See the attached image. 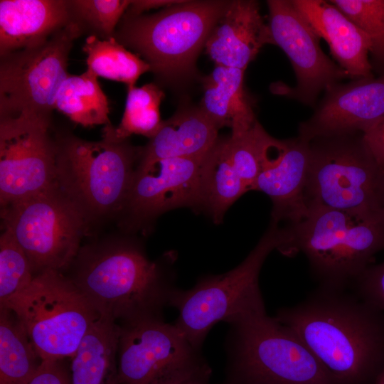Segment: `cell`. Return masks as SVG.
Instances as JSON below:
<instances>
[{
    "instance_id": "7402d4cb",
    "label": "cell",
    "mask_w": 384,
    "mask_h": 384,
    "mask_svg": "<svg viewBox=\"0 0 384 384\" xmlns=\"http://www.w3.org/2000/svg\"><path fill=\"white\" fill-rule=\"evenodd\" d=\"M245 70L215 65L202 79L203 96L198 106L220 129H231V134L243 132L257 121L252 105L244 87Z\"/></svg>"
},
{
    "instance_id": "484cf974",
    "label": "cell",
    "mask_w": 384,
    "mask_h": 384,
    "mask_svg": "<svg viewBox=\"0 0 384 384\" xmlns=\"http://www.w3.org/2000/svg\"><path fill=\"white\" fill-rule=\"evenodd\" d=\"M41 362L15 314L0 307V384H28Z\"/></svg>"
},
{
    "instance_id": "1f68e13d",
    "label": "cell",
    "mask_w": 384,
    "mask_h": 384,
    "mask_svg": "<svg viewBox=\"0 0 384 384\" xmlns=\"http://www.w3.org/2000/svg\"><path fill=\"white\" fill-rule=\"evenodd\" d=\"M22 247L7 231L0 237V305L26 288L34 278Z\"/></svg>"
},
{
    "instance_id": "5bb4252c",
    "label": "cell",
    "mask_w": 384,
    "mask_h": 384,
    "mask_svg": "<svg viewBox=\"0 0 384 384\" xmlns=\"http://www.w3.org/2000/svg\"><path fill=\"white\" fill-rule=\"evenodd\" d=\"M268 26L272 45L287 55L297 83L282 89L284 95L315 107L319 95L329 86L351 79L350 75L322 50L320 38L292 0H268Z\"/></svg>"
},
{
    "instance_id": "f546056e",
    "label": "cell",
    "mask_w": 384,
    "mask_h": 384,
    "mask_svg": "<svg viewBox=\"0 0 384 384\" xmlns=\"http://www.w3.org/2000/svg\"><path fill=\"white\" fill-rule=\"evenodd\" d=\"M369 38L373 72L384 76V0H330Z\"/></svg>"
},
{
    "instance_id": "d4e9b609",
    "label": "cell",
    "mask_w": 384,
    "mask_h": 384,
    "mask_svg": "<svg viewBox=\"0 0 384 384\" xmlns=\"http://www.w3.org/2000/svg\"><path fill=\"white\" fill-rule=\"evenodd\" d=\"M97 78L89 69L80 75H69L58 90L55 110L85 127L111 124L108 99Z\"/></svg>"
},
{
    "instance_id": "4dcf8cb0",
    "label": "cell",
    "mask_w": 384,
    "mask_h": 384,
    "mask_svg": "<svg viewBox=\"0 0 384 384\" xmlns=\"http://www.w3.org/2000/svg\"><path fill=\"white\" fill-rule=\"evenodd\" d=\"M130 4L129 0H69L73 19L83 33L102 40L114 38Z\"/></svg>"
},
{
    "instance_id": "44dd1931",
    "label": "cell",
    "mask_w": 384,
    "mask_h": 384,
    "mask_svg": "<svg viewBox=\"0 0 384 384\" xmlns=\"http://www.w3.org/2000/svg\"><path fill=\"white\" fill-rule=\"evenodd\" d=\"M218 129L199 107L181 108L162 124L148 143L139 147L137 164L161 159L207 154L218 139Z\"/></svg>"
},
{
    "instance_id": "f1b7e54d",
    "label": "cell",
    "mask_w": 384,
    "mask_h": 384,
    "mask_svg": "<svg viewBox=\"0 0 384 384\" xmlns=\"http://www.w3.org/2000/svg\"><path fill=\"white\" fill-rule=\"evenodd\" d=\"M230 161L247 191L280 139L270 136L257 120L249 129L225 137Z\"/></svg>"
},
{
    "instance_id": "74e56055",
    "label": "cell",
    "mask_w": 384,
    "mask_h": 384,
    "mask_svg": "<svg viewBox=\"0 0 384 384\" xmlns=\"http://www.w3.org/2000/svg\"><path fill=\"white\" fill-rule=\"evenodd\" d=\"M373 384H384V369Z\"/></svg>"
},
{
    "instance_id": "8992f818",
    "label": "cell",
    "mask_w": 384,
    "mask_h": 384,
    "mask_svg": "<svg viewBox=\"0 0 384 384\" xmlns=\"http://www.w3.org/2000/svg\"><path fill=\"white\" fill-rule=\"evenodd\" d=\"M289 240L287 228L271 223L247 257L236 267L206 276L189 289H176L169 306L178 311L174 324L197 350L213 326L230 324L240 316L265 309L259 285L262 266L273 250L284 251Z\"/></svg>"
},
{
    "instance_id": "ffe728a7",
    "label": "cell",
    "mask_w": 384,
    "mask_h": 384,
    "mask_svg": "<svg viewBox=\"0 0 384 384\" xmlns=\"http://www.w3.org/2000/svg\"><path fill=\"white\" fill-rule=\"evenodd\" d=\"M73 21L69 0H1L0 57L38 45Z\"/></svg>"
},
{
    "instance_id": "52a82bcc",
    "label": "cell",
    "mask_w": 384,
    "mask_h": 384,
    "mask_svg": "<svg viewBox=\"0 0 384 384\" xmlns=\"http://www.w3.org/2000/svg\"><path fill=\"white\" fill-rule=\"evenodd\" d=\"M304 191L307 208L370 215L384 211V170L362 132L318 137L309 141Z\"/></svg>"
},
{
    "instance_id": "3957f363",
    "label": "cell",
    "mask_w": 384,
    "mask_h": 384,
    "mask_svg": "<svg viewBox=\"0 0 384 384\" xmlns=\"http://www.w3.org/2000/svg\"><path fill=\"white\" fill-rule=\"evenodd\" d=\"M287 228L290 240L285 255L302 252L319 287L351 289L384 250V211L362 215L311 207Z\"/></svg>"
},
{
    "instance_id": "5b68a950",
    "label": "cell",
    "mask_w": 384,
    "mask_h": 384,
    "mask_svg": "<svg viewBox=\"0 0 384 384\" xmlns=\"http://www.w3.org/2000/svg\"><path fill=\"white\" fill-rule=\"evenodd\" d=\"M229 324L223 384H338L298 336L265 309Z\"/></svg>"
},
{
    "instance_id": "9a60e30c",
    "label": "cell",
    "mask_w": 384,
    "mask_h": 384,
    "mask_svg": "<svg viewBox=\"0 0 384 384\" xmlns=\"http://www.w3.org/2000/svg\"><path fill=\"white\" fill-rule=\"evenodd\" d=\"M207 154L137 164L122 210L130 225L140 228L174 208H201V174Z\"/></svg>"
},
{
    "instance_id": "e575fe53",
    "label": "cell",
    "mask_w": 384,
    "mask_h": 384,
    "mask_svg": "<svg viewBox=\"0 0 384 384\" xmlns=\"http://www.w3.org/2000/svg\"><path fill=\"white\" fill-rule=\"evenodd\" d=\"M211 370L205 361L196 366L160 378L150 384H210Z\"/></svg>"
},
{
    "instance_id": "cb8c5ba5",
    "label": "cell",
    "mask_w": 384,
    "mask_h": 384,
    "mask_svg": "<svg viewBox=\"0 0 384 384\" xmlns=\"http://www.w3.org/2000/svg\"><path fill=\"white\" fill-rule=\"evenodd\" d=\"M200 183L201 208L216 223H221L228 209L247 191L230 161L225 138L218 137L207 154Z\"/></svg>"
},
{
    "instance_id": "4fadbf2b",
    "label": "cell",
    "mask_w": 384,
    "mask_h": 384,
    "mask_svg": "<svg viewBox=\"0 0 384 384\" xmlns=\"http://www.w3.org/2000/svg\"><path fill=\"white\" fill-rule=\"evenodd\" d=\"M112 384H150L205 360L174 324L149 316L120 326Z\"/></svg>"
},
{
    "instance_id": "ac0fdd59",
    "label": "cell",
    "mask_w": 384,
    "mask_h": 384,
    "mask_svg": "<svg viewBox=\"0 0 384 384\" xmlns=\"http://www.w3.org/2000/svg\"><path fill=\"white\" fill-rule=\"evenodd\" d=\"M266 44L270 28L255 0H234L211 31L205 49L215 65L245 70Z\"/></svg>"
},
{
    "instance_id": "7a4b0ae2",
    "label": "cell",
    "mask_w": 384,
    "mask_h": 384,
    "mask_svg": "<svg viewBox=\"0 0 384 384\" xmlns=\"http://www.w3.org/2000/svg\"><path fill=\"white\" fill-rule=\"evenodd\" d=\"M75 277L100 316L124 322L161 316L176 289L136 245L112 242L80 252Z\"/></svg>"
},
{
    "instance_id": "2e32d148",
    "label": "cell",
    "mask_w": 384,
    "mask_h": 384,
    "mask_svg": "<svg viewBox=\"0 0 384 384\" xmlns=\"http://www.w3.org/2000/svg\"><path fill=\"white\" fill-rule=\"evenodd\" d=\"M384 119V76L337 82L324 90L310 118L299 124V136L312 139L362 132L374 129Z\"/></svg>"
},
{
    "instance_id": "7c38bea8",
    "label": "cell",
    "mask_w": 384,
    "mask_h": 384,
    "mask_svg": "<svg viewBox=\"0 0 384 384\" xmlns=\"http://www.w3.org/2000/svg\"><path fill=\"white\" fill-rule=\"evenodd\" d=\"M53 116L21 113L0 117L1 208L57 183V139Z\"/></svg>"
},
{
    "instance_id": "836d02e7",
    "label": "cell",
    "mask_w": 384,
    "mask_h": 384,
    "mask_svg": "<svg viewBox=\"0 0 384 384\" xmlns=\"http://www.w3.org/2000/svg\"><path fill=\"white\" fill-rule=\"evenodd\" d=\"M28 384H71L70 372L62 363V360H42Z\"/></svg>"
},
{
    "instance_id": "9c48e42d",
    "label": "cell",
    "mask_w": 384,
    "mask_h": 384,
    "mask_svg": "<svg viewBox=\"0 0 384 384\" xmlns=\"http://www.w3.org/2000/svg\"><path fill=\"white\" fill-rule=\"evenodd\" d=\"M0 307L11 310L42 360L73 358L100 314L71 279L48 270Z\"/></svg>"
},
{
    "instance_id": "30bf717a",
    "label": "cell",
    "mask_w": 384,
    "mask_h": 384,
    "mask_svg": "<svg viewBox=\"0 0 384 384\" xmlns=\"http://www.w3.org/2000/svg\"><path fill=\"white\" fill-rule=\"evenodd\" d=\"M3 230L25 252L34 276L60 272L79 253L88 221L58 183L1 208Z\"/></svg>"
},
{
    "instance_id": "8fae6325",
    "label": "cell",
    "mask_w": 384,
    "mask_h": 384,
    "mask_svg": "<svg viewBox=\"0 0 384 384\" xmlns=\"http://www.w3.org/2000/svg\"><path fill=\"white\" fill-rule=\"evenodd\" d=\"M84 34L75 21L46 41L0 57V117L53 116L58 90L69 76L74 41Z\"/></svg>"
},
{
    "instance_id": "d590c367",
    "label": "cell",
    "mask_w": 384,
    "mask_h": 384,
    "mask_svg": "<svg viewBox=\"0 0 384 384\" xmlns=\"http://www.w3.org/2000/svg\"><path fill=\"white\" fill-rule=\"evenodd\" d=\"M364 137L376 161L384 170V119Z\"/></svg>"
},
{
    "instance_id": "83f0119b",
    "label": "cell",
    "mask_w": 384,
    "mask_h": 384,
    "mask_svg": "<svg viewBox=\"0 0 384 384\" xmlns=\"http://www.w3.org/2000/svg\"><path fill=\"white\" fill-rule=\"evenodd\" d=\"M82 50L87 56V69L97 77L123 82L127 88L135 86L139 78L150 71L146 62L127 50L114 38L102 40L95 36H88Z\"/></svg>"
},
{
    "instance_id": "6da1fadb",
    "label": "cell",
    "mask_w": 384,
    "mask_h": 384,
    "mask_svg": "<svg viewBox=\"0 0 384 384\" xmlns=\"http://www.w3.org/2000/svg\"><path fill=\"white\" fill-rule=\"evenodd\" d=\"M274 317L338 384H373L384 369V314L352 289L319 287Z\"/></svg>"
},
{
    "instance_id": "8d00e7d4",
    "label": "cell",
    "mask_w": 384,
    "mask_h": 384,
    "mask_svg": "<svg viewBox=\"0 0 384 384\" xmlns=\"http://www.w3.org/2000/svg\"><path fill=\"white\" fill-rule=\"evenodd\" d=\"M179 1L168 0H134L131 4L124 15L138 16L151 9L165 8L178 3Z\"/></svg>"
},
{
    "instance_id": "ba28073f",
    "label": "cell",
    "mask_w": 384,
    "mask_h": 384,
    "mask_svg": "<svg viewBox=\"0 0 384 384\" xmlns=\"http://www.w3.org/2000/svg\"><path fill=\"white\" fill-rule=\"evenodd\" d=\"M57 183L89 222L122 213L139 147L57 134Z\"/></svg>"
},
{
    "instance_id": "d6986e66",
    "label": "cell",
    "mask_w": 384,
    "mask_h": 384,
    "mask_svg": "<svg viewBox=\"0 0 384 384\" xmlns=\"http://www.w3.org/2000/svg\"><path fill=\"white\" fill-rule=\"evenodd\" d=\"M319 38L329 45L334 60L351 80L373 76L367 35L330 1L292 0Z\"/></svg>"
},
{
    "instance_id": "4316f807",
    "label": "cell",
    "mask_w": 384,
    "mask_h": 384,
    "mask_svg": "<svg viewBox=\"0 0 384 384\" xmlns=\"http://www.w3.org/2000/svg\"><path fill=\"white\" fill-rule=\"evenodd\" d=\"M164 96L156 83L127 88L124 111L120 123L114 127L105 125L102 138L111 142L127 140L132 134L152 138L159 130L163 121L159 107Z\"/></svg>"
},
{
    "instance_id": "e0dca14e",
    "label": "cell",
    "mask_w": 384,
    "mask_h": 384,
    "mask_svg": "<svg viewBox=\"0 0 384 384\" xmlns=\"http://www.w3.org/2000/svg\"><path fill=\"white\" fill-rule=\"evenodd\" d=\"M309 160V141L298 135L285 139L280 153L262 169L252 190L263 192L272 200V222L292 224L306 215L304 191Z\"/></svg>"
},
{
    "instance_id": "277c9868",
    "label": "cell",
    "mask_w": 384,
    "mask_h": 384,
    "mask_svg": "<svg viewBox=\"0 0 384 384\" xmlns=\"http://www.w3.org/2000/svg\"><path fill=\"white\" fill-rule=\"evenodd\" d=\"M230 1H179L156 13L124 15L114 38L139 55L156 78L166 83L186 80Z\"/></svg>"
},
{
    "instance_id": "d6a6232c",
    "label": "cell",
    "mask_w": 384,
    "mask_h": 384,
    "mask_svg": "<svg viewBox=\"0 0 384 384\" xmlns=\"http://www.w3.org/2000/svg\"><path fill=\"white\" fill-rule=\"evenodd\" d=\"M351 289L384 314V262L370 265Z\"/></svg>"
},
{
    "instance_id": "603a6c76",
    "label": "cell",
    "mask_w": 384,
    "mask_h": 384,
    "mask_svg": "<svg viewBox=\"0 0 384 384\" xmlns=\"http://www.w3.org/2000/svg\"><path fill=\"white\" fill-rule=\"evenodd\" d=\"M120 326L100 316L82 338L70 366L71 384H112Z\"/></svg>"
}]
</instances>
